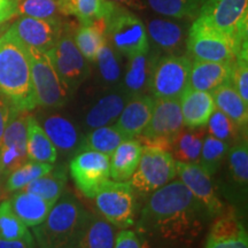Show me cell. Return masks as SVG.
<instances>
[{"label": "cell", "mask_w": 248, "mask_h": 248, "mask_svg": "<svg viewBox=\"0 0 248 248\" xmlns=\"http://www.w3.org/2000/svg\"><path fill=\"white\" fill-rule=\"evenodd\" d=\"M208 214L181 181H171L148 198L137 224L140 237L157 243H190Z\"/></svg>", "instance_id": "obj_1"}, {"label": "cell", "mask_w": 248, "mask_h": 248, "mask_svg": "<svg viewBox=\"0 0 248 248\" xmlns=\"http://www.w3.org/2000/svg\"><path fill=\"white\" fill-rule=\"evenodd\" d=\"M0 94L13 109L37 107L27 46L9 29L0 36Z\"/></svg>", "instance_id": "obj_2"}, {"label": "cell", "mask_w": 248, "mask_h": 248, "mask_svg": "<svg viewBox=\"0 0 248 248\" xmlns=\"http://www.w3.org/2000/svg\"><path fill=\"white\" fill-rule=\"evenodd\" d=\"M89 216L75 195L64 192L44 222L33 228V238L39 248H78Z\"/></svg>", "instance_id": "obj_3"}, {"label": "cell", "mask_w": 248, "mask_h": 248, "mask_svg": "<svg viewBox=\"0 0 248 248\" xmlns=\"http://www.w3.org/2000/svg\"><path fill=\"white\" fill-rule=\"evenodd\" d=\"M200 16L195 17L187 32L186 51L194 60L233 62L244 45Z\"/></svg>", "instance_id": "obj_4"}, {"label": "cell", "mask_w": 248, "mask_h": 248, "mask_svg": "<svg viewBox=\"0 0 248 248\" xmlns=\"http://www.w3.org/2000/svg\"><path fill=\"white\" fill-rule=\"evenodd\" d=\"M177 176L176 160L171 152L163 148L142 145L138 167L129 183L140 193H153Z\"/></svg>", "instance_id": "obj_5"}, {"label": "cell", "mask_w": 248, "mask_h": 248, "mask_svg": "<svg viewBox=\"0 0 248 248\" xmlns=\"http://www.w3.org/2000/svg\"><path fill=\"white\" fill-rule=\"evenodd\" d=\"M27 49L37 106L59 108L66 105L71 92L58 75L48 54L32 47Z\"/></svg>", "instance_id": "obj_6"}, {"label": "cell", "mask_w": 248, "mask_h": 248, "mask_svg": "<svg viewBox=\"0 0 248 248\" xmlns=\"http://www.w3.org/2000/svg\"><path fill=\"white\" fill-rule=\"evenodd\" d=\"M183 128L184 123L179 99L154 98L150 122L137 138L141 145L160 147L170 152L173 140Z\"/></svg>", "instance_id": "obj_7"}, {"label": "cell", "mask_w": 248, "mask_h": 248, "mask_svg": "<svg viewBox=\"0 0 248 248\" xmlns=\"http://www.w3.org/2000/svg\"><path fill=\"white\" fill-rule=\"evenodd\" d=\"M98 212L116 229H129L136 222L135 190L129 182L109 179L93 198Z\"/></svg>", "instance_id": "obj_8"}, {"label": "cell", "mask_w": 248, "mask_h": 248, "mask_svg": "<svg viewBox=\"0 0 248 248\" xmlns=\"http://www.w3.org/2000/svg\"><path fill=\"white\" fill-rule=\"evenodd\" d=\"M106 35L113 47L128 59L150 51V39L145 24L131 12L119 6L107 21Z\"/></svg>", "instance_id": "obj_9"}, {"label": "cell", "mask_w": 248, "mask_h": 248, "mask_svg": "<svg viewBox=\"0 0 248 248\" xmlns=\"http://www.w3.org/2000/svg\"><path fill=\"white\" fill-rule=\"evenodd\" d=\"M192 61L186 55L156 58L151 73L150 90L153 98L179 99L188 86Z\"/></svg>", "instance_id": "obj_10"}, {"label": "cell", "mask_w": 248, "mask_h": 248, "mask_svg": "<svg viewBox=\"0 0 248 248\" xmlns=\"http://www.w3.org/2000/svg\"><path fill=\"white\" fill-rule=\"evenodd\" d=\"M46 53L51 59L58 75L71 93L78 89L89 77L88 60L77 48L74 42V33H71L67 27L62 28L58 42Z\"/></svg>", "instance_id": "obj_11"}, {"label": "cell", "mask_w": 248, "mask_h": 248, "mask_svg": "<svg viewBox=\"0 0 248 248\" xmlns=\"http://www.w3.org/2000/svg\"><path fill=\"white\" fill-rule=\"evenodd\" d=\"M198 16L240 44L247 43L248 0H203Z\"/></svg>", "instance_id": "obj_12"}, {"label": "cell", "mask_w": 248, "mask_h": 248, "mask_svg": "<svg viewBox=\"0 0 248 248\" xmlns=\"http://www.w3.org/2000/svg\"><path fill=\"white\" fill-rule=\"evenodd\" d=\"M69 170L76 187L86 198L93 199L110 179L109 155L93 151L78 152L71 159Z\"/></svg>", "instance_id": "obj_13"}, {"label": "cell", "mask_w": 248, "mask_h": 248, "mask_svg": "<svg viewBox=\"0 0 248 248\" xmlns=\"http://www.w3.org/2000/svg\"><path fill=\"white\" fill-rule=\"evenodd\" d=\"M28 113L29 111L16 110L13 108L11 110L0 142V161L5 177L29 161L27 154Z\"/></svg>", "instance_id": "obj_14"}, {"label": "cell", "mask_w": 248, "mask_h": 248, "mask_svg": "<svg viewBox=\"0 0 248 248\" xmlns=\"http://www.w3.org/2000/svg\"><path fill=\"white\" fill-rule=\"evenodd\" d=\"M177 175L185 187L202 204L209 217H218L225 213L224 204L216 193L212 176L198 163H184L176 161Z\"/></svg>", "instance_id": "obj_15"}, {"label": "cell", "mask_w": 248, "mask_h": 248, "mask_svg": "<svg viewBox=\"0 0 248 248\" xmlns=\"http://www.w3.org/2000/svg\"><path fill=\"white\" fill-rule=\"evenodd\" d=\"M9 30L27 47L48 52L61 35L62 24L59 18H35L22 16L15 21Z\"/></svg>", "instance_id": "obj_16"}, {"label": "cell", "mask_w": 248, "mask_h": 248, "mask_svg": "<svg viewBox=\"0 0 248 248\" xmlns=\"http://www.w3.org/2000/svg\"><path fill=\"white\" fill-rule=\"evenodd\" d=\"M204 248H248V234L243 221L234 213L219 215L210 229Z\"/></svg>", "instance_id": "obj_17"}, {"label": "cell", "mask_w": 248, "mask_h": 248, "mask_svg": "<svg viewBox=\"0 0 248 248\" xmlns=\"http://www.w3.org/2000/svg\"><path fill=\"white\" fill-rule=\"evenodd\" d=\"M169 18H153L148 21L146 31L148 39L162 51L171 55H182L186 48L188 29L184 23Z\"/></svg>", "instance_id": "obj_18"}, {"label": "cell", "mask_w": 248, "mask_h": 248, "mask_svg": "<svg viewBox=\"0 0 248 248\" xmlns=\"http://www.w3.org/2000/svg\"><path fill=\"white\" fill-rule=\"evenodd\" d=\"M39 124L54 145L58 154L74 156L77 153L83 136L69 119L60 114H48L43 117Z\"/></svg>", "instance_id": "obj_19"}, {"label": "cell", "mask_w": 248, "mask_h": 248, "mask_svg": "<svg viewBox=\"0 0 248 248\" xmlns=\"http://www.w3.org/2000/svg\"><path fill=\"white\" fill-rule=\"evenodd\" d=\"M154 98L148 94H135L129 98L115 125L129 139L140 136L150 122Z\"/></svg>", "instance_id": "obj_20"}, {"label": "cell", "mask_w": 248, "mask_h": 248, "mask_svg": "<svg viewBox=\"0 0 248 248\" xmlns=\"http://www.w3.org/2000/svg\"><path fill=\"white\" fill-rule=\"evenodd\" d=\"M232 63L193 60L188 75V88L210 93L224 83L231 82Z\"/></svg>", "instance_id": "obj_21"}, {"label": "cell", "mask_w": 248, "mask_h": 248, "mask_svg": "<svg viewBox=\"0 0 248 248\" xmlns=\"http://www.w3.org/2000/svg\"><path fill=\"white\" fill-rule=\"evenodd\" d=\"M183 123L185 128H206L209 117L216 109L209 92L186 88L179 98Z\"/></svg>", "instance_id": "obj_22"}, {"label": "cell", "mask_w": 248, "mask_h": 248, "mask_svg": "<svg viewBox=\"0 0 248 248\" xmlns=\"http://www.w3.org/2000/svg\"><path fill=\"white\" fill-rule=\"evenodd\" d=\"M130 97L131 95L123 86H117L114 91L105 94L86 114L84 121L86 128L93 130L116 122Z\"/></svg>", "instance_id": "obj_23"}, {"label": "cell", "mask_w": 248, "mask_h": 248, "mask_svg": "<svg viewBox=\"0 0 248 248\" xmlns=\"http://www.w3.org/2000/svg\"><path fill=\"white\" fill-rule=\"evenodd\" d=\"M61 14L74 16L82 24L108 21L120 5L109 0H59Z\"/></svg>", "instance_id": "obj_24"}, {"label": "cell", "mask_w": 248, "mask_h": 248, "mask_svg": "<svg viewBox=\"0 0 248 248\" xmlns=\"http://www.w3.org/2000/svg\"><path fill=\"white\" fill-rule=\"evenodd\" d=\"M142 145L138 139H128L121 142L109 156L110 179L114 182H128L137 169Z\"/></svg>", "instance_id": "obj_25"}, {"label": "cell", "mask_w": 248, "mask_h": 248, "mask_svg": "<svg viewBox=\"0 0 248 248\" xmlns=\"http://www.w3.org/2000/svg\"><path fill=\"white\" fill-rule=\"evenodd\" d=\"M9 202L14 213L28 228H35L44 222L55 203L53 201L45 200L38 195L21 190L9 200Z\"/></svg>", "instance_id": "obj_26"}, {"label": "cell", "mask_w": 248, "mask_h": 248, "mask_svg": "<svg viewBox=\"0 0 248 248\" xmlns=\"http://www.w3.org/2000/svg\"><path fill=\"white\" fill-rule=\"evenodd\" d=\"M215 102L216 109L221 110L243 129H247L248 124V104L244 101L231 82L210 92Z\"/></svg>", "instance_id": "obj_27"}, {"label": "cell", "mask_w": 248, "mask_h": 248, "mask_svg": "<svg viewBox=\"0 0 248 248\" xmlns=\"http://www.w3.org/2000/svg\"><path fill=\"white\" fill-rule=\"evenodd\" d=\"M156 57L142 53L129 59V63L123 73V88L130 95L145 94L150 84L151 73Z\"/></svg>", "instance_id": "obj_28"}, {"label": "cell", "mask_w": 248, "mask_h": 248, "mask_svg": "<svg viewBox=\"0 0 248 248\" xmlns=\"http://www.w3.org/2000/svg\"><path fill=\"white\" fill-rule=\"evenodd\" d=\"M27 154L30 161L53 164L58 159V152L49 140L44 129L35 116L28 115L27 121Z\"/></svg>", "instance_id": "obj_29"}, {"label": "cell", "mask_w": 248, "mask_h": 248, "mask_svg": "<svg viewBox=\"0 0 248 248\" xmlns=\"http://www.w3.org/2000/svg\"><path fill=\"white\" fill-rule=\"evenodd\" d=\"M128 139L115 124L100 126L91 130L86 136H83L77 153L83 151H93L110 156L121 142Z\"/></svg>", "instance_id": "obj_30"}, {"label": "cell", "mask_w": 248, "mask_h": 248, "mask_svg": "<svg viewBox=\"0 0 248 248\" xmlns=\"http://www.w3.org/2000/svg\"><path fill=\"white\" fill-rule=\"evenodd\" d=\"M207 135L204 128H183L173 140L171 154L177 162L198 163Z\"/></svg>", "instance_id": "obj_31"}, {"label": "cell", "mask_w": 248, "mask_h": 248, "mask_svg": "<svg viewBox=\"0 0 248 248\" xmlns=\"http://www.w3.org/2000/svg\"><path fill=\"white\" fill-rule=\"evenodd\" d=\"M116 228L101 215L90 214L78 248H114Z\"/></svg>", "instance_id": "obj_32"}, {"label": "cell", "mask_w": 248, "mask_h": 248, "mask_svg": "<svg viewBox=\"0 0 248 248\" xmlns=\"http://www.w3.org/2000/svg\"><path fill=\"white\" fill-rule=\"evenodd\" d=\"M107 21L101 20L90 24H82L74 33V42L88 61H95L97 55L107 42Z\"/></svg>", "instance_id": "obj_33"}, {"label": "cell", "mask_w": 248, "mask_h": 248, "mask_svg": "<svg viewBox=\"0 0 248 248\" xmlns=\"http://www.w3.org/2000/svg\"><path fill=\"white\" fill-rule=\"evenodd\" d=\"M67 179L66 170L60 167H54L48 173L29 183L21 191L33 193L43 199L55 202L63 193Z\"/></svg>", "instance_id": "obj_34"}, {"label": "cell", "mask_w": 248, "mask_h": 248, "mask_svg": "<svg viewBox=\"0 0 248 248\" xmlns=\"http://www.w3.org/2000/svg\"><path fill=\"white\" fill-rule=\"evenodd\" d=\"M0 238L7 240H22L35 245V238L29 228L18 218L9 200L0 203Z\"/></svg>", "instance_id": "obj_35"}, {"label": "cell", "mask_w": 248, "mask_h": 248, "mask_svg": "<svg viewBox=\"0 0 248 248\" xmlns=\"http://www.w3.org/2000/svg\"><path fill=\"white\" fill-rule=\"evenodd\" d=\"M207 133L219 140L226 142L229 146L246 139V130L238 125L234 121L226 116L221 110L215 109L207 123Z\"/></svg>", "instance_id": "obj_36"}, {"label": "cell", "mask_w": 248, "mask_h": 248, "mask_svg": "<svg viewBox=\"0 0 248 248\" xmlns=\"http://www.w3.org/2000/svg\"><path fill=\"white\" fill-rule=\"evenodd\" d=\"M146 2L162 16L185 20L199 15L203 0H146Z\"/></svg>", "instance_id": "obj_37"}, {"label": "cell", "mask_w": 248, "mask_h": 248, "mask_svg": "<svg viewBox=\"0 0 248 248\" xmlns=\"http://www.w3.org/2000/svg\"><path fill=\"white\" fill-rule=\"evenodd\" d=\"M120 53L106 42L102 46L97 55L98 69L101 79L105 84L108 85H119L121 79L123 78V69L121 63Z\"/></svg>", "instance_id": "obj_38"}, {"label": "cell", "mask_w": 248, "mask_h": 248, "mask_svg": "<svg viewBox=\"0 0 248 248\" xmlns=\"http://www.w3.org/2000/svg\"><path fill=\"white\" fill-rule=\"evenodd\" d=\"M226 155L231 179L241 190H246L248 183V145L246 139L230 146Z\"/></svg>", "instance_id": "obj_39"}, {"label": "cell", "mask_w": 248, "mask_h": 248, "mask_svg": "<svg viewBox=\"0 0 248 248\" xmlns=\"http://www.w3.org/2000/svg\"><path fill=\"white\" fill-rule=\"evenodd\" d=\"M54 168L52 163L36 162V161H27L26 163L18 167L14 171L7 176L6 188L8 191H20L35 179L46 175Z\"/></svg>", "instance_id": "obj_40"}, {"label": "cell", "mask_w": 248, "mask_h": 248, "mask_svg": "<svg viewBox=\"0 0 248 248\" xmlns=\"http://www.w3.org/2000/svg\"><path fill=\"white\" fill-rule=\"evenodd\" d=\"M229 148H230V146L226 142L219 140V139L207 133L203 139L198 164L204 171L208 172L210 176L215 175L223 163V161H224Z\"/></svg>", "instance_id": "obj_41"}, {"label": "cell", "mask_w": 248, "mask_h": 248, "mask_svg": "<svg viewBox=\"0 0 248 248\" xmlns=\"http://www.w3.org/2000/svg\"><path fill=\"white\" fill-rule=\"evenodd\" d=\"M17 14L35 18H59L60 6L59 0H18Z\"/></svg>", "instance_id": "obj_42"}, {"label": "cell", "mask_w": 248, "mask_h": 248, "mask_svg": "<svg viewBox=\"0 0 248 248\" xmlns=\"http://www.w3.org/2000/svg\"><path fill=\"white\" fill-rule=\"evenodd\" d=\"M231 83L248 104V46L244 45L232 63Z\"/></svg>", "instance_id": "obj_43"}, {"label": "cell", "mask_w": 248, "mask_h": 248, "mask_svg": "<svg viewBox=\"0 0 248 248\" xmlns=\"http://www.w3.org/2000/svg\"><path fill=\"white\" fill-rule=\"evenodd\" d=\"M114 248H142L140 238L132 230L124 229L116 234Z\"/></svg>", "instance_id": "obj_44"}, {"label": "cell", "mask_w": 248, "mask_h": 248, "mask_svg": "<svg viewBox=\"0 0 248 248\" xmlns=\"http://www.w3.org/2000/svg\"><path fill=\"white\" fill-rule=\"evenodd\" d=\"M17 15L16 0H0V24Z\"/></svg>", "instance_id": "obj_45"}, {"label": "cell", "mask_w": 248, "mask_h": 248, "mask_svg": "<svg viewBox=\"0 0 248 248\" xmlns=\"http://www.w3.org/2000/svg\"><path fill=\"white\" fill-rule=\"evenodd\" d=\"M11 110L12 107L9 106L8 102L0 94V142H1V138L2 135H4L6 125H7L9 115H11Z\"/></svg>", "instance_id": "obj_46"}, {"label": "cell", "mask_w": 248, "mask_h": 248, "mask_svg": "<svg viewBox=\"0 0 248 248\" xmlns=\"http://www.w3.org/2000/svg\"><path fill=\"white\" fill-rule=\"evenodd\" d=\"M109 1L115 2L122 7H128L132 11H144L147 7L146 0H109Z\"/></svg>", "instance_id": "obj_47"}, {"label": "cell", "mask_w": 248, "mask_h": 248, "mask_svg": "<svg viewBox=\"0 0 248 248\" xmlns=\"http://www.w3.org/2000/svg\"><path fill=\"white\" fill-rule=\"evenodd\" d=\"M0 248H35V245L22 240H7L0 238Z\"/></svg>", "instance_id": "obj_48"}, {"label": "cell", "mask_w": 248, "mask_h": 248, "mask_svg": "<svg viewBox=\"0 0 248 248\" xmlns=\"http://www.w3.org/2000/svg\"><path fill=\"white\" fill-rule=\"evenodd\" d=\"M4 170H2V166H1V161H0V183H1L2 178H4Z\"/></svg>", "instance_id": "obj_49"}, {"label": "cell", "mask_w": 248, "mask_h": 248, "mask_svg": "<svg viewBox=\"0 0 248 248\" xmlns=\"http://www.w3.org/2000/svg\"><path fill=\"white\" fill-rule=\"evenodd\" d=\"M16 1H18V0H16Z\"/></svg>", "instance_id": "obj_50"}]
</instances>
